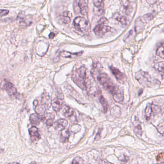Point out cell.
Instances as JSON below:
<instances>
[{"instance_id":"obj_1","label":"cell","mask_w":164,"mask_h":164,"mask_svg":"<svg viewBox=\"0 0 164 164\" xmlns=\"http://www.w3.org/2000/svg\"><path fill=\"white\" fill-rule=\"evenodd\" d=\"M97 80L103 88L112 95L116 102L120 103L123 101L124 99L123 92L114 84L107 75L105 73H100L97 76Z\"/></svg>"},{"instance_id":"obj_2","label":"cell","mask_w":164,"mask_h":164,"mask_svg":"<svg viewBox=\"0 0 164 164\" xmlns=\"http://www.w3.org/2000/svg\"><path fill=\"white\" fill-rule=\"evenodd\" d=\"M87 69L82 66L73 72L72 80L80 88L84 91H89L91 88V82L87 76Z\"/></svg>"},{"instance_id":"obj_3","label":"cell","mask_w":164,"mask_h":164,"mask_svg":"<svg viewBox=\"0 0 164 164\" xmlns=\"http://www.w3.org/2000/svg\"><path fill=\"white\" fill-rule=\"evenodd\" d=\"M135 78L140 84L144 87H155L159 86L160 83L158 80L153 79L149 74L143 70L136 72Z\"/></svg>"},{"instance_id":"obj_4","label":"cell","mask_w":164,"mask_h":164,"mask_svg":"<svg viewBox=\"0 0 164 164\" xmlns=\"http://www.w3.org/2000/svg\"><path fill=\"white\" fill-rule=\"evenodd\" d=\"M74 25L76 29L82 33L89 32L91 28V25L88 20L81 17H79L75 18Z\"/></svg>"},{"instance_id":"obj_5","label":"cell","mask_w":164,"mask_h":164,"mask_svg":"<svg viewBox=\"0 0 164 164\" xmlns=\"http://www.w3.org/2000/svg\"><path fill=\"white\" fill-rule=\"evenodd\" d=\"M75 12L76 14L79 12L83 16L88 15V7L85 0H76L74 2Z\"/></svg>"},{"instance_id":"obj_6","label":"cell","mask_w":164,"mask_h":164,"mask_svg":"<svg viewBox=\"0 0 164 164\" xmlns=\"http://www.w3.org/2000/svg\"><path fill=\"white\" fill-rule=\"evenodd\" d=\"M4 89L11 99H16L19 96L17 89L15 86L11 82H6L4 85Z\"/></svg>"},{"instance_id":"obj_7","label":"cell","mask_w":164,"mask_h":164,"mask_svg":"<svg viewBox=\"0 0 164 164\" xmlns=\"http://www.w3.org/2000/svg\"><path fill=\"white\" fill-rule=\"evenodd\" d=\"M111 31V28L106 26L103 23H99L93 29L95 33L98 35H104Z\"/></svg>"},{"instance_id":"obj_8","label":"cell","mask_w":164,"mask_h":164,"mask_svg":"<svg viewBox=\"0 0 164 164\" xmlns=\"http://www.w3.org/2000/svg\"><path fill=\"white\" fill-rule=\"evenodd\" d=\"M93 3L95 7V13L101 15L104 12V0H93Z\"/></svg>"},{"instance_id":"obj_9","label":"cell","mask_w":164,"mask_h":164,"mask_svg":"<svg viewBox=\"0 0 164 164\" xmlns=\"http://www.w3.org/2000/svg\"><path fill=\"white\" fill-rule=\"evenodd\" d=\"M68 125V122L64 119H59L54 124V129L58 131H63Z\"/></svg>"},{"instance_id":"obj_10","label":"cell","mask_w":164,"mask_h":164,"mask_svg":"<svg viewBox=\"0 0 164 164\" xmlns=\"http://www.w3.org/2000/svg\"><path fill=\"white\" fill-rule=\"evenodd\" d=\"M28 132L31 136V140L33 142L38 141L41 139V136L39 133L38 129L37 127H32L31 128L29 129Z\"/></svg>"},{"instance_id":"obj_11","label":"cell","mask_w":164,"mask_h":164,"mask_svg":"<svg viewBox=\"0 0 164 164\" xmlns=\"http://www.w3.org/2000/svg\"><path fill=\"white\" fill-rule=\"evenodd\" d=\"M110 69L112 72L113 74L115 76V78L119 81H124L126 80V76L123 73L120 72L119 70L114 68L113 66L110 67Z\"/></svg>"},{"instance_id":"obj_12","label":"cell","mask_w":164,"mask_h":164,"mask_svg":"<svg viewBox=\"0 0 164 164\" xmlns=\"http://www.w3.org/2000/svg\"><path fill=\"white\" fill-rule=\"evenodd\" d=\"M63 103L62 99L59 97H56L52 100L51 105L54 111L58 112L60 110L62 109Z\"/></svg>"},{"instance_id":"obj_13","label":"cell","mask_w":164,"mask_h":164,"mask_svg":"<svg viewBox=\"0 0 164 164\" xmlns=\"http://www.w3.org/2000/svg\"><path fill=\"white\" fill-rule=\"evenodd\" d=\"M28 19L25 15V13L21 12L19 14L17 17V21L20 25L23 26H28L32 23L31 21L28 20Z\"/></svg>"},{"instance_id":"obj_14","label":"cell","mask_w":164,"mask_h":164,"mask_svg":"<svg viewBox=\"0 0 164 164\" xmlns=\"http://www.w3.org/2000/svg\"><path fill=\"white\" fill-rule=\"evenodd\" d=\"M42 103L44 105L47 109H49L51 105L50 102V97L49 95L47 92L43 93L42 97Z\"/></svg>"},{"instance_id":"obj_15","label":"cell","mask_w":164,"mask_h":164,"mask_svg":"<svg viewBox=\"0 0 164 164\" xmlns=\"http://www.w3.org/2000/svg\"><path fill=\"white\" fill-rule=\"evenodd\" d=\"M31 122L34 125H38L41 120H43V116H40L38 114H32L30 117Z\"/></svg>"},{"instance_id":"obj_16","label":"cell","mask_w":164,"mask_h":164,"mask_svg":"<svg viewBox=\"0 0 164 164\" xmlns=\"http://www.w3.org/2000/svg\"><path fill=\"white\" fill-rule=\"evenodd\" d=\"M34 106H35L34 109H35L36 113L38 114L40 116H43V115H45V112H46L47 108L44 105H43L42 103L39 104L38 103L37 105Z\"/></svg>"},{"instance_id":"obj_17","label":"cell","mask_w":164,"mask_h":164,"mask_svg":"<svg viewBox=\"0 0 164 164\" xmlns=\"http://www.w3.org/2000/svg\"><path fill=\"white\" fill-rule=\"evenodd\" d=\"M121 5L126 13L129 14L132 12V8L130 2L129 0H121Z\"/></svg>"},{"instance_id":"obj_18","label":"cell","mask_w":164,"mask_h":164,"mask_svg":"<svg viewBox=\"0 0 164 164\" xmlns=\"http://www.w3.org/2000/svg\"><path fill=\"white\" fill-rule=\"evenodd\" d=\"M71 14L69 12H64L61 17V21L63 23L68 24L71 21Z\"/></svg>"},{"instance_id":"obj_19","label":"cell","mask_w":164,"mask_h":164,"mask_svg":"<svg viewBox=\"0 0 164 164\" xmlns=\"http://www.w3.org/2000/svg\"><path fill=\"white\" fill-rule=\"evenodd\" d=\"M82 52H79L78 53H71L69 52L63 51L61 53L62 57L66 58H74L80 56L82 54Z\"/></svg>"},{"instance_id":"obj_20","label":"cell","mask_w":164,"mask_h":164,"mask_svg":"<svg viewBox=\"0 0 164 164\" xmlns=\"http://www.w3.org/2000/svg\"><path fill=\"white\" fill-rule=\"evenodd\" d=\"M152 113L153 111H152V104L148 103L147 105L145 110V117L146 120H149L150 119Z\"/></svg>"},{"instance_id":"obj_21","label":"cell","mask_w":164,"mask_h":164,"mask_svg":"<svg viewBox=\"0 0 164 164\" xmlns=\"http://www.w3.org/2000/svg\"><path fill=\"white\" fill-rule=\"evenodd\" d=\"M64 116L66 117H70L74 114V110L68 106H65L63 109Z\"/></svg>"},{"instance_id":"obj_22","label":"cell","mask_w":164,"mask_h":164,"mask_svg":"<svg viewBox=\"0 0 164 164\" xmlns=\"http://www.w3.org/2000/svg\"><path fill=\"white\" fill-rule=\"evenodd\" d=\"M99 101H100L102 105L103 106L104 112L106 113L107 111V109H108V103H107V100H106V98L103 96L101 95L99 97Z\"/></svg>"},{"instance_id":"obj_23","label":"cell","mask_w":164,"mask_h":164,"mask_svg":"<svg viewBox=\"0 0 164 164\" xmlns=\"http://www.w3.org/2000/svg\"><path fill=\"white\" fill-rule=\"evenodd\" d=\"M155 66L158 71L159 72L160 75L163 79H164V62H161L157 63Z\"/></svg>"},{"instance_id":"obj_24","label":"cell","mask_w":164,"mask_h":164,"mask_svg":"<svg viewBox=\"0 0 164 164\" xmlns=\"http://www.w3.org/2000/svg\"><path fill=\"white\" fill-rule=\"evenodd\" d=\"M111 114L113 117H120L121 115V110L119 107L116 106L114 107L111 111Z\"/></svg>"},{"instance_id":"obj_25","label":"cell","mask_w":164,"mask_h":164,"mask_svg":"<svg viewBox=\"0 0 164 164\" xmlns=\"http://www.w3.org/2000/svg\"><path fill=\"white\" fill-rule=\"evenodd\" d=\"M156 54L161 58L164 59V43L157 49Z\"/></svg>"},{"instance_id":"obj_26","label":"cell","mask_w":164,"mask_h":164,"mask_svg":"<svg viewBox=\"0 0 164 164\" xmlns=\"http://www.w3.org/2000/svg\"><path fill=\"white\" fill-rule=\"evenodd\" d=\"M134 132L137 134L142 135L143 130H142V126L139 122L137 123L136 125L134 126Z\"/></svg>"},{"instance_id":"obj_27","label":"cell","mask_w":164,"mask_h":164,"mask_svg":"<svg viewBox=\"0 0 164 164\" xmlns=\"http://www.w3.org/2000/svg\"><path fill=\"white\" fill-rule=\"evenodd\" d=\"M63 130V132L61 134V142H65L69 139V130Z\"/></svg>"},{"instance_id":"obj_28","label":"cell","mask_w":164,"mask_h":164,"mask_svg":"<svg viewBox=\"0 0 164 164\" xmlns=\"http://www.w3.org/2000/svg\"><path fill=\"white\" fill-rule=\"evenodd\" d=\"M152 111L155 115H157L158 114L160 113L161 109L159 106H156L154 104H152Z\"/></svg>"},{"instance_id":"obj_29","label":"cell","mask_w":164,"mask_h":164,"mask_svg":"<svg viewBox=\"0 0 164 164\" xmlns=\"http://www.w3.org/2000/svg\"><path fill=\"white\" fill-rule=\"evenodd\" d=\"M117 20H118V21L120 22V23H121V24L123 25H124L126 26L127 25V19L126 17H124V16H117Z\"/></svg>"},{"instance_id":"obj_30","label":"cell","mask_w":164,"mask_h":164,"mask_svg":"<svg viewBox=\"0 0 164 164\" xmlns=\"http://www.w3.org/2000/svg\"><path fill=\"white\" fill-rule=\"evenodd\" d=\"M158 132L163 135H164V122L161 123L156 127Z\"/></svg>"},{"instance_id":"obj_31","label":"cell","mask_w":164,"mask_h":164,"mask_svg":"<svg viewBox=\"0 0 164 164\" xmlns=\"http://www.w3.org/2000/svg\"><path fill=\"white\" fill-rule=\"evenodd\" d=\"M156 160L158 162H160L161 163H163L164 162V153H160L157 155L156 157Z\"/></svg>"},{"instance_id":"obj_32","label":"cell","mask_w":164,"mask_h":164,"mask_svg":"<svg viewBox=\"0 0 164 164\" xmlns=\"http://www.w3.org/2000/svg\"><path fill=\"white\" fill-rule=\"evenodd\" d=\"M83 163V160L80 158V157H76L73 160L72 163L76 164V163Z\"/></svg>"},{"instance_id":"obj_33","label":"cell","mask_w":164,"mask_h":164,"mask_svg":"<svg viewBox=\"0 0 164 164\" xmlns=\"http://www.w3.org/2000/svg\"><path fill=\"white\" fill-rule=\"evenodd\" d=\"M8 13H9V11L6 10H1V17L6 16Z\"/></svg>"},{"instance_id":"obj_34","label":"cell","mask_w":164,"mask_h":164,"mask_svg":"<svg viewBox=\"0 0 164 164\" xmlns=\"http://www.w3.org/2000/svg\"><path fill=\"white\" fill-rule=\"evenodd\" d=\"M100 134H101V132L99 131V132H98V133L97 134L96 136L95 139V140H100V139L101 138V136H100Z\"/></svg>"},{"instance_id":"obj_35","label":"cell","mask_w":164,"mask_h":164,"mask_svg":"<svg viewBox=\"0 0 164 164\" xmlns=\"http://www.w3.org/2000/svg\"><path fill=\"white\" fill-rule=\"evenodd\" d=\"M147 1L149 4H153L156 2L157 1V0H147Z\"/></svg>"},{"instance_id":"obj_36","label":"cell","mask_w":164,"mask_h":164,"mask_svg":"<svg viewBox=\"0 0 164 164\" xmlns=\"http://www.w3.org/2000/svg\"><path fill=\"white\" fill-rule=\"evenodd\" d=\"M54 36H55V35H54V33H51L49 35V37L51 39H53L54 38Z\"/></svg>"}]
</instances>
